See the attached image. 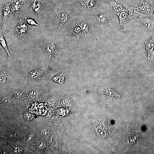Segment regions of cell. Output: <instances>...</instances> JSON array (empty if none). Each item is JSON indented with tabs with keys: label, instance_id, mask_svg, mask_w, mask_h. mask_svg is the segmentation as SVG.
Listing matches in <instances>:
<instances>
[{
	"label": "cell",
	"instance_id": "cell-21",
	"mask_svg": "<svg viewBox=\"0 0 154 154\" xmlns=\"http://www.w3.org/2000/svg\"><path fill=\"white\" fill-rule=\"evenodd\" d=\"M6 78V72L3 70L1 71L0 77L1 84H4L5 82Z\"/></svg>",
	"mask_w": 154,
	"mask_h": 154
},
{
	"label": "cell",
	"instance_id": "cell-19",
	"mask_svg": "<svg viewBox=\"0 0 154 154\" xmlns=\"http://www.w3.org/2000/svg\"><path fill=\"white\" fill-rule=\"evenodd\" d=\"M43 72V71L42 69L37 70L31 73L30 75L32 78H35L40 77L42 74Z\"/></svg>",
	"mask_w": 154,
	"mask_h": 154
},
{
	"label": "cell",
	"instance_id": "cell-10",
	"mask_svg": "<svg viewBox=\"0 0 154 154\" xmlns=\"http://www.w3.org/2000/svg\"><path fill=\"white\" fill-rule=\"evenodd\" d=\"M137 7L141 13L150 15L152 7L148 0H140L139 5Z\"/></svg>",
	"mask_w": 154,
	"mask_h": 154
},
{
	"label": "cell",
	"instance_id": "cell-24",
	"mask_svg": "<svg viewBox=\"0 0 154 154\" xmlns=\"http://www.w3.org/2000/svg\"><path fill=\"white\" fill-rule=\"evenodd\" d=\"M37 147L40 149H44L45 146V144L42 141H39L37 144Z\"/></svg>",
	"mask_w": 154,
	"mask_h": 154
},
{
	"label": "cell",
	"instance_id": "cell-7",
	"mask_svg": "<svg viewBox=\"0 0 154 154\" xmlns=\"http://www.w3.org/2000/svg\"><path fill=\"white\" fill-rule=\"evenodd\" d=\"M146 49L148 58L151 60L154 56V32H152V36L145 42Z\"/></svg>",
	"mask_w": 154,
	"mask_h": 154
},
{
	"label": "cell",
	"instance_id": "cell-5",
	"mask_svg": "<svg viewBox=\"0 0 154 154\" xmlns=\"http://www.w3.org/2000/svg\"><path fill=\"white\" fill-rule=\"evenodd\" d=\"M141 25L150 29L154 28V19L149 14L141 13L137 19Z\"/></svg>",
	"mask_w": 154,
	"mask_h": 154
},
{
	"label": "cell",
	"instance_id": "cell-4",
	"mask_svg": "<svg viewBox=\"0 0 154 154\" xmlns=\"http://www.w3.org/2000/svg\"><path fill=\"white\" fill-rule=\"evenodd\" d=\"M28 30V25L20 19V22L14 29L13 32L15 37L22 40L25 39V35Z\"/></svg>",
	"mask_w": 154,
	"mask_h": 154
},
{
	"label": "cell",
	"instance_id": "cell-1",
	"mask_svg": "<svg viewBox=\"0 0 154 154\" xmlns=\"http://www.w3.org/2000/svg\"><path fill=\"white\" fill-rule=\"evenodd\" d=\"M55 24L57 28L60 31L66 28L68 22L69 15L68 12L62 9H59L55 14Z\"/></svg>",
	"mask_w": 154,
	"mask_h": 154
},
{
	"label": "cell",
	"instance_id": "cell-25",
	"mask_svg": "<svg viewBox=\"0 0 154 154\" xmlns=\"http://www.w3.org/2000/svg\"><path fill=\"white\" fill-rule=\"evenodd\" d=\"M15 96L17 98H21L22 97V94L20 92L16 91L14 93Z\"/></svg>",
	"mask_w": 154,
	"mask_h": 154
},
{
	"label": "cell",
	"instance_id": "cell-9",
	"mask_svg": "<svg viewBox=\"0 0 154 154\" xmlns=\"http://www.w3.org/2000/svg\"><path fill=\"white\" fill-rule=\"evenodd\" d=\"M117 14L119 21V26L117 30V31H118L121 29L130 20L129 18L127 8L126 11L120 12Z\"/></svg>",
	"mask_w": 154,
	"mask_h": 154
},
{
	"label": "cell",
	"instance_id": "cell-28",
	"mask_svg": "<svg viewBox=\"0 0 154 154\" xmlns=\"http://www.w3.org/2000/svg\"><path fill=\"white\" fill-rule=\"evenodd\" d=\"M9 100L8 98H3L2 100V102L5 104L8 103L9 102Z\"/></svg>",
	"mask_w": 154,
	"mask_h": 154
},
{
	"label": "cell",
	"instance_id": "cell-20",
	"mask_svg": "<svg viewBox=\"0 0 154 154\" xmlns=\"http://www.w3.org/2000/svg\"><path fill=\"white\" fill-rule=\"evenodd\" d=\"M25 21L27 23L30 25L39 26L40 27H42V26L38 24L33 19H31L29 17H26L25 18Z\"/></svg>",
	"mask_w": 154,
	"mask_h": 154
},
{
	"label": "cell",
	"instance_id": "cell-17",
	"mask_svg": "<svg viewBox=\"0 0 154 154\" xmlns=\"http://www.w3.org/2000/svg\"><path fill=\"white\" fill-rule=\"evenodd\" d=\"M79 24L84 33L86 34L88 33L90 29L88 23L85 21H81Z\"/></svg>",
	"mask_w": 154,
	"mask_h": 154
},
{
	"label": "cell",
	"instance_id": "cell-22",
	"mask_svg": "<svg viewBox=\"0 0 154 154\" xmlns=\"http://www.w3.org/2000/svg\"><path fill=\"white\" fill-rule=\"evenodd\" d=\"M25 118L27 121H31L33 118L32 114L29 113H26L24 114Z\"/></svg>",
	"mask_w": 154,
	"mask_h": 154
},
{
	"label": "cell",
	"instance_id": "cell-11",
	"mask_svg": "<svg viewBox=\"0 0 154 154\" xmlns=\"http://www.w3.org/2000/svg\"><path fill=\"white\" fill-rule=\"evenodd\" d=\"M108 3L112 9L117 13L120 12L125 11L127 9V8L118 1L110 0Z\"/></svg>",
	"mask_w": 154,
	"mask_h": 154
},
{
	"label": "cell",
	"instance_id": "cell-3",
	"mask_svg": "<svg viewBox=\"0 0 154 154\" xmlns=\"http://www.w3.org/2000/svg\"><path fill=\"white\" fill-rule=\"evenodd\" d=\"M28 5L31 12L40 17L42 16L46 11L41 0H29Z\"/></svg>",
	"mask_w": 154,
	"mask_h": 154
},
{
	"label": "cell",
	"instance_id": "cell-15",
	"mask_svg": "<svg viewBox=\"0 0 154 154\" xmlns=\"http://www.w3.org/2000/svg\"><path fill=\"white\" fill-rule=\"evenodd\" d=\"M3 25H1L0 29V41L2 46H3L9 56L11 58H12L13 57L10 54L8 49L7 48V44L4 37L2 31Z\"/></svg>",
	"mask_w": 154,
	"mask_h": 154
},
{
	"label": "cell",
	"instance_id": "cell-27",
	"mask_svg": "<svg viewBox=\"0 0 154 154\" xmlns=\"http://www.w3.org/2000/svg\"><path fill=\"white\" fill-rule=\"evenodd\" d=\"M54 101L52 100H48L46 102V103L49 106H52L54 104Z\"/></svg>",
	"mask_w": 154,
	"mask_h": 154
},
{
	"label": "cell",
	"instance_id": "cell-26",
	"mask_svg": "<svg viewBox=\"0 0 154 154\" xmlns=\"http://www.w3.org/2000/svg\"><path fill=\"white\" fill-rule=\"evenodd\" d=\"M31 96L33 98H35L37 96V93L36 91H32L30 93Z\"/></svg>",
	"mask_w": 154,
	"mask_h": 154
},
{
	"label": "cell",
	"instance_id": "cell-23",
	"mask_svg": "<svg viewBox=\"0 0 154 154\" xmlns=\"http://www.w3.org/2000/svg\"><path fill=\"white\" fill-rule=\"evenodd\" d=\"M42 135L44 136H47L50 134V132L47 129H42L41 131Z\"/></svg>",
	"mask_w": 154,
	"mask_h": 154
},
{
	"label": "cell",
	"instance_id": "cell-8",
	"mask_svg": "<svg viewBox=\"0 0 154 154\" xmlns=\"http://www.w3.org/2000/svg\"><path fill=\"white\" fill-rule=\"evenodd\" d=\"M23 6V0H12L11 5V9L13 14L17 17Z\"/></svg>",
	"mask_w": 154,
	"mask_h": 154
},
{
	"label": "cell",
	"instance_id": "cell-2",
	"mask_svg": "<svg viewBox=\"0 0 154 154\" xmlns=\"http://www.w3.org/2000/svg\"><path fill=\"white\" fill-rule=\"evenodd\" d=\"M94 16L95 21L99 26L105 27L109 26L113 18L112 13L109 12H98Z\"/></svg>",
	"mask_w": 154,
	"mask_h": 154
},
{
	"label": "cell",
	"instance_id": "cell-16",
	"mask_svg": "<svg viewBox=\"0 0 154 154\" xmlns=\"http://www.w3.org/2000/svg\"><path fill=\"white\" fill-rule=\"evenodd\" d=\"M139 133H133L127 138L126 143L128 145L131 146L136 143L138 139Z\"/></svg>",
	"mask_w": 154,
	"mask_h": 154
},
{
	"label": "cell",
	"instance_id": "cell-6",
	"mask_svg": "<svg viewBox=\"0 0 154 154\" xmlns=\"http://www.w3.org/2000/svg\"><path fill=\"white\" fill-rule=\"evenodd\" d=\"M57 42L56 39L55 38L46 43L44 46V51L49 56H54L58 53Z\"/></svg>",
	"mask_w": 154,
	"mask_h": 154
},
{
	"label": "cell",
	"instance_id": "cell-18",
	"mask_svg": "<svg viewBox=\"0 0 154 154\" xmlns=\"http://www.w3.org/2000/svg\"><path fill=\"white\" fill-rule=\"evenodd\" d=\"M106 93L108 95L114 97H118L119 95L115 90L111 89H108L106 90Z\"/></svg>",
	"mask_w": 154,
	"mask_h": 154
},
{
	"label": "cell",
	"instance_id": "cell-14",
	"mask_svg": "<svg viewBox=\"0 0 154 154\" xmlns=\"http://www.w3.org/2000/svg\"><path fill=\"white\" fill-rule=\"evenodd\" d=\"M129 20L133 19H137L141 13L137 7H131L127 8Z\"/></svg>",
	"mask_w": 154,
	"mask_h": 154
},
{
	"label": "cell",
	"instance_id": "cell-13",
	"mask_svg": "<svg viewBox=\"0 0 154 154\" xmlns=\"http://www.w3.org/2000/svg\"><path fill=\"white\" fill-rule=\"evenodd\" d=\"M81 3L84 9L88 10L96 8L98 5L97 0H81Z\"/></svg>",
	"mask_w": 154,
	"mask_h": 154
},
{
	"label": "cell",
	"instance_id": "cell-12",
	"mask_svg": "<svg viewBox=\"0 0 154 154\" xmlns=\"http://www.w3.org/2000/svg\"><path fill=\"white\" fill-rule=\"evenodd\" d=\"M10 3L6 2L3 6L2 8L1 17L2 25H4L10 15L12 13L10 7Z\"/></svg>",
	"mask_w": 154,
	"mask_h": 154
}]
</instances>
